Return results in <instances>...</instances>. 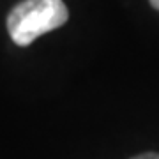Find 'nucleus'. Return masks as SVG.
Wrapping results in <instances>:
<instances>
[{"label": "nucleus", "instance_id": "nucleus-2", "mask_svg": "<svg viewBox=\"0 0 159 159\" xmlns=\"http://www.w3.org/2000/svg\"><path fill=\"white\" fill-rule=\"evenodd\" d=\"M131 159H159V154L157 152H145V154H140V156L131 157Z\"/></svg>", "mask_w": 159, "mask_h": 159}, {"label": "nucleus", "instance_id": "nucleus-1", "mask_svg": "<svg viewBox=\"0 0 159 159\" xmlns=\"http://www.w3.org/2000/svg\"><path fill=\"white\" fill-rule=\"evenodd\" d=\"M69 11L62 0H25L11 9L7 30L14 44L29 46L39 35L62 27Z\"/></svg>", "mask_w": 159, "mask_h": 159}, {"label": "nucleus", "instance_id": "nucleus-3", "mask_svg": "<svg viewBox=\"0 0 159 159\" xmlns=\"http://www.w3.org/2000/svg\"><path fill=\"white\" fill-rule=\"evenodd\" d=\"M150 6H152L154 9H157V11H159V0H150Z\"/></svg>", "mask_w": 159, "mask_h": 159}]
</instances>
